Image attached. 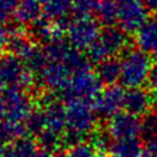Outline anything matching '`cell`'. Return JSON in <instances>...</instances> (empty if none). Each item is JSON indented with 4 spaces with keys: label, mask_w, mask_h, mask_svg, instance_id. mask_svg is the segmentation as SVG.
<instances>
[{
    "label": "cell",
    "mask_w": 157,
    "mask_h": 157,
    "mask_svg": "<svg viewBox=\"0 0 157 157\" xmlns=\"http://www.w3.org/2000/svg\"><path fill=\"white\" fill-rule=\"evenodd\" d=\"M120 83L128 88L142 87L152 67V58L140 48L125 50L120 60Z\"/></svg>",
    "instance_id": "cell-1"
},
{
    "label": "cell",
    "mask_w": 157,
    "mask_h": 157,
    "mask_svg": "<svg viewBox=\"0 0 157 157\" xmlns=\"http://www.w3.org/2000/svg\"><path fill=\"white\" fill-rule=\"evenodd\" d=\"M129 43V38L125 31L120 27L108 26L101 31L96 42L87 50V58L91 61L101 63L105 59L114 58L117 54L125 52Z\"/></svg>",
    "instance_id": "cell-2"
},
{
    "label": "cell",
    "mask_w": 157,
    "mask_h": 157,
    "mask_svg": "<svg viewBox=\"0 0 157 157\" xmlns=\"http://www.w3.org/2000/svg\"><path fill=\"white\" fill-rule=\"evenodd\" d=\"M66 110V129L82 135L85 139L87 135L96 130L97 112L93 103L86 99H69L65 101Z\"/></svg>",
    "instance_id": "cell-3"
},
{
    "label": "cell",
    "mask_w": 157,
    "mask_h": 157,
    "mask_svg": "<svg viewBox=\"0 0 157 157\" xmlns=\"http://www.w3.org/2000/svg\"><path fill=\"white\" fill-rule=\"evenodd\" d=\"M0 77L9 87H18L21 90H28L34 83V74L13 54L0 56Z\"/></svg>",
    "instance_id": "cell-4"
},
{
    "label": "cell",
    "mask_w": 157,
    "mask_h": 157,
    "mask_svg": "<svg viewBox=\"0 0 157 157\" xmlns=\"http://www.w3.org/2000/svg\"><path fill=\"white\" fill-rule=\"evenodd\" d=\"M101 85L98 76L92 74L91 70L80 71L71 76L66 88L63 91L65 101L69 99H86L93 101L101 92Z\"/></svg>",
    "instance_id": "cell-5"
},
{
    "label": "cell",
    "mask_w": 157,
    "mask_h": 157,
    "mask_svg": "<svg viewBox=\"0 0 157 157\" xmlns=\"http://www.w3.org/2000/svg\"><path fill=\"white\" fill-rule=\"evenodd\" d=\"M1 98L5 104L6 120L12 123H25L33 112V103L25 90L18 87H7Z\"/></svg>",
    "instance_id": "cell-6"
},
{
    "label": "cell",
    "mask_w": 157,
    "mask_h": 157,
    "mask_svg": "<svg viewBox=\"0 0 157 157\" xmlns=\"http://www.w3.org/2000/svg\"><path fill=\"white\" fill-rule=\"evenodd\" d=\"M99 33V25L90 16L77 17L71 21L67 27L69 43L76 50H88L98 38Z\"/></svg>",
    "instance_id": "cell-7"
},
{
    "label": "cell",
    "mask_w": 157,
    "mask_h": 157,
    "mask_svg": "<svg viewBox=\"0 0 157 157\" xmlns=\"http://www.w3.org/2000/svg\"><path fill=\"white\" fill-rule=\"evenodd\" d=\"M125 92L121 86L110 85L101 91L93 99V107L102 118H112L124 108Z\"/></svg>",
    "instance_id": "cell-8"
},
{
    "label": "cell",
    "mask_w": 157,
    "mask_h": 157,
    "mask_svg": "<svg viewBox=\"0 0 157 157\" xmlns=\"http://www.w3.org/2000/svg\"><path fill=\"white\" fill-rule=\"evenodd\" d=\"M147 21V7L140 0H130L119 5L118 23L126 33H136Z\"/></svg>",
    "instance_id": "cell-9"
},
{
    "label": "cell",
    "mask_w": 157,
    "mask_h": 157,
    "mask_svg": "<svg viewBox=\"0 0 157 157\" xmlns=\"http://www.w3.org/2000/svg\"><path fill=\"white\" fill-rule=\"evenodd\" d=\"M107 132L113 140L137 137L139 135H141V120L139 119V117L126 110L119 112L118 114L109 118Z\"/></svg>",
    "instance_id": "cell-10"
},
{
    "label": "cell",
    "mask_w": 157,
    "mask_h": 157,
    "mask_svg": "<svg viewBox=\"0 0 157 157\" xmlns=\"http://www.w3.org/2000/svg\"><path fill=\"white\" fill-rule=\"evenodd\" d=\"M71 76L72 72L64 63L48 61L40 71V82L52 92H63L66 88Z\"/></svg>",
    "instance_id": "cell-11"
},
{
    "label": "cell",
    "mask_w": 157,
    "mask_h": 157,
    "mask_svg": "<svg viewBox=\"0 0 157 157\" xmlns=\"http://www.w3.org/2000/svg\"><path fill=\"white\" fill-rule=\"evenodd\" d=\"M43 109L44 130L63 136L66 130V110L65 105L60 104L53 98H47Z\"/></svg>",
    "instance_id": "cell-12"
},
{
    "label": "cell",
    "mask_w": 157,
    "mask_h": 157,
    "mask_svg": "<svg viewBox=\"0 0 157 157\" xmlns=\"http://www.w3.org/2000/svg\"><path fill=\"white\" fill-rule=\"evenodd\" d=\"M153 103H155V97L146 88L142 87L129 88L125 92L124 108L126 112L136 117H144L147 113H150Z\"/></svg>",
    "instance_id": "cell-13"
},
{
    "label": "cell",
    "mask_w": 157,
    "mask_h": 157,
    "mask_svg": "<svg viewBox=\"0 0 157 157\" xmlns=\"http://www.w3.org/2000/svg\"><path fill=\"white\" fill-rule=\"evenodd\" d=\"M142 152L141 141L137 137L112 140L108 153L110 157H137Z\"/></svg>",
    "instance_id": "cell-14"
},
{
    "label": "cell",
    "mask_w": 157,
    "mask_h": 157,
    "mask_svg": "<svg viewBox=\"0 0 157 157\" xmlns=\"http://www.w3.org/2000/svg\"><path fill=\"white\" fill-rule=\"evenodd\" d=\"M136 44L137 48L148 53L153 52L157 47V20H147L136 32Z\"/></svg>",
    "instance_id": "cell-15"
},
{
    "label": "cell",
    "mask_w": 157,
    "mask_h": 157,
    "mask_svg": "<svg viewBox=\"0 0 157 157\" xmlns=\"http://www.w3.org/2000/svg\"><path fill=\"white\" fill-rule=\"evenodd\" d=\"M40 12H43V10L38 0H18L13 16L17 23L29 25L39 20Z\"/></svg>",
    "instance_id": "cell-16"
},
{
    "label": "cell",
    "mask_w": 157,
    "mask_h": 157,
    "mask_svg": "<svg viewBox=\"0 0 157 157\" xmlns=\"http://www.w3.org/2000/svg\"><path fill=\"white\" fill-rule=\"evenodd\" d=\"M120 72H121L120 60L115 58H109L98 63L96 75L98 76L99 81L103 85L110 86L114 85L118 80H120Z\"/></svg>",
    "instance_id": "cell-17"
},
{
    "label": "cell",
    "mask_w": 157,
    "mask_h": 157,
    "mask_svg": "<svg viewBox=\"0 0 157 157\" xmlns=\"http://www.w3.org/2000/svg\"><path fill=\"white\" fill-rule=\"evenodd\" d=\"M37 141L28 135L15 140L6 146L4 157H33L37 150Z\"/></svg>",
    "instance_id": "cell-18"
},
{
    "label": "cell",
    "mask_w": 157,
    "mask_h": 157,
    "mask_svg": "<svg viewBox=\"0 0 157 157\" xmlns=\"http://www.w3.org/2000/svg\"><path fill=\"white\" fill-rule=\"evenodd\" d=\"M42 10L47 20L56 22L69 17V12L72 10V0H45Z\"/></svg>",
    "instance_id": "cell-19"
},
{
    "label": "cell",
    "mask_w": 157,
    "mask_h": 157,
    "mask_svg": "<svg viewBox=\"0 0 157 157\" xmlns=\"http://www.w3.org/2000/svg\"><path fill=\"white\" fill-rule=\"evenodd\" d=\"M7 47H9L10 54L16 55L21 60L28 56L29 53L36 48L31 38L27 34H23L21 32H13L12 34H10V38L7 39Z\"/></svg>",
    "instance_id": "cell-20"
},
{
    "label": "cell",
    "mask_w": 157,
    "mask_h": 157,
    "mask_svg": "<svg viewBox=\"0 0 157 157\" xmlns=\"http://www.w3.org/2000/svg\"><path fill=\"white\" fill-rule=\"evenodd\" d=\"M61 31L56 25H50L49 20H47L45 17L42 20H38L33 23V36L36 37V39L48 44L55 39L63 38L61 36Z\"/></svg>",
    "instance_id": "cell-21"
},
{
    "label": "cell",
    "mask_w": 157,
    "mask_h": 157,
    "mask_svg": "<svg viewBox=\"0 0 157 157\" xmlns=\"http://www.w3.org/2000/svg\"><path fill=\"white\" fill-rule=\"evenodd\" d=\"M27 132L28 131L25 123H12L9 120L0 123V142L4 145H10L15 140L29 135Z\"/></svg>",
    "instance_id": "cell-22"
},
{
    "label": "cell",
    "mask_w": 157,
    "mask_h": 157,
    "mask_svg": "<svg viewBox=\"0 0 157 157\" xmlns=\"http://www.w3.org/2000/svg\"><path fill=\"white\" fill-rule=\"evenodd\" d=\"M72 47L69 43H65L63 38L55 39L48 44H45L44 53L48 58V61H58V63H65L70 53L72 52Z\"/></svg>",
    "instance_id": "cell-23"
},
{
    "label": "cell",
    "mask_w": 157,
    "mask_h": 157,
    "mask_svg": "<svg viewBox=\"0 0 157 157\" xmlns=\"http://www.w3.org/2000/svg\"><path fill=\"white\" fill-rule=\"evenodd\" d=\"M98 20L108 26H113L115 22H118V15H119V4L115 0H99L96 9Z\"/></svg>",
    "instance_id": "cell-24"
},
{
    "label": "cell",
    "mask_w": 157,
    "mask_h": 157,
    "mask_svg": "<svg viewBox=\"0 0 157 157\" xmlns=\"http://www.w3.org/2000/svg\"><path fill=\"white\" fill-rule=\"evenodd\" d=\"M22 61L25 63V66L28 70H31L33 72H40L44 69V66L48 64V58H47L44 50L34 48L29 53V55L26 56Z\"/></svg>",
    "instance_id": "cell-25"
},
{
    "label": "cell",
    "mask_w": 157,
    "mask_h": 157,
    "mask_svg": "<svg viewBox=\"0 0 157 157\" xmlns=\"http://www.w3.org/2000/svg\"><path fill=\"white\" fill-rule=\"evenodd\" d=\"M157 135V112L151 110L141 120V136L147 142L150 139Z\"/></svg>",
    "instance_id": "cell-26"
},
{
    "label": "cell",
    "mask_w": 157,
    "mask_h": 157,
    "mask_svg": "<svg viewBox=\"0 0 157 157\" xmlns=\"http://www.w3.org/2000/svg\"><path fill=\"white\" fill-rule=\"evenodd\" d=\"M27 131L33 135V136H38L43 130H44V114H43V109H33V112L31 113V115L27 118V120L25 121Z\"/></svg>",
    "instance_id": "cell-27"
},
{
    "label": "cell",
    "mask_w": 157,
    "mask_h": 157,
    "mask_svg": "<svg viewBox=\"0 0 157 157\" xmlns=\"http://www.w3.org/2000/svg\"><path fill=\"white\" fill-rule=\"evenodd\" d=\"M97 4L98 1L96 0H72V11L77 17H86L96 11Z\"/></svg>",
    "instance_id": "cell-28"
},
{
    "label": "cell",
    "mask_w": 157,
    "mask_h": 157,
    "mask_svg": "<svg viewBox=\"0 0 157 157\" xmlns=\"http://www.w3.org/2000/svg\"><path fill=\"white\" fill-rule=\"evenodd\" d=\"M96 153L97 151L92 146V144L80 142L75 146L69 147L66 157H96Z\"/></svg>",
    "instance_id": "cell-29"
},
{
    "label": "cell",
    "mask_w": 157,
    "mask_h": 157,
    "mask_svg": "<svg viewBox=\"0 0 157 157\" xmlns=\"http://www.w3.org/2000/svg\"><path fill=\"white\" fill-rule=\"evenodd\" d=\"M18 0H0V22L7 21L17 7Z\"/></svg>",
    "instance_id": "cell-30"
},
{
    "label": "cell",
    "mask_w": 157,
    "mask_h": 157,
    "mask_svg": "<svg viewBox=\"0 0 157 157\" xmlns=\"http://www.w3.org/2000/svg\"><path fill=\"white\" fill-rule=\"evenodd\" d=\"M147 85L148 88L152 90L153 92L157 93V64L152 65L151 71L148 74V78H147Z\"/></svg>",
    "instance_id": "cell-31"
},
{
    "label": "cell",
    "mask_w": 157,
    "mask_h": 157,
    "mask_svg": "<svg viewBox=\"0 0 157 157\" xmlns=\"http://www.w3.org/2000/svg\"><path fill=\"white\" fill-rule=\"evenodd\" d=\"M147 150H148L155 157H157V135L153 136L152 139H150V140L147 141Z\"/></svg>",
    "instance_id": "cell-32"
},
{
    "label": "cell",
    "mask_w": 157,
    "mask_h": 157,
    "mask_svg": "<svg viewBox=\"0 0 157 157\" xmlns=\"http://www.w3.org/2000/svg\"><path fill=\"white\" fill-rule=\"evenodd\" d=\"M6 42H7V33H6L5 27L0 22V54H1L2 49L5 48V45H6Z\"/></svg>",
    "instance_id": "cell-33"
},
{
    "label": "cell",
    "mask_w": 157,
    "mask_h": 157,
    "mask_svg": "<svg viewBox=\"0 0 157 157\" xmlns=\"http://www.w3.org/2000/svg\"><path fill=\"white\" fill-rule=\"evenodd\" d=\"M144 5L150 11H157V0H144Z\"/></svg>",
    "instance_id": "cell-34"
},
{
    "label": "cell",
    "mask_w": 157,
    "mask_h": 157,
    "mask_svg": "<svg viewBox=\"0 0 157 157\" xmlns=\"http://www.w3.org/2000/svg\"><path fill=\"white\" fill-rule=\"evenodd\" d=\"M52 153H53V152H50V151H47V150L40 148V150H38V151L34 153L33 157H54Z\"/></svg>",
    "instance_id": "cell-35"
},
{
    "label": "cell",
    "mask_w": 157,
    "mask_h": 157,
    "mask_svg": "<svg viewBox=\"0 0 157 157\" xmlns=\"http://www.w3.org/2000/svg\"><path fill=\"white\" fill-rule=\"evenodd\" d=\"M4 120H6V110H5V104L4 101L0 96V123H2Z\"/></svg>",
    "instance_id": "cell-36"
},
{
    "label": "cell",
    "mask_w": 157,
    "mask_h": 157,
    "mask_svg": "<svg viewBox=\"0 0 157 157\" xmlns=\"http://www.w3.org/2000/svg\"><path fill=\"white\" fill-rule=\"evenodd\" d=\"M137 157H155V156H153L148 150H147V151H144V150H142V152H141Z\"/></svg>",
    "instance_id": "cell-37"
},
{
    "label": "cell",
    "mask_w": 157,
    "mask_h": 157,
    "mask_svg": "<svg viewBox=\"0 0 157 157\" xmlns=\"http://www.w3.org/2000/svg\"><path fill=\"white\" fill-rule=\"evenodd\" d=\"M5 150H6V145H4V144L0 142V157H4Z\"/></svg>",
    "instance_id": "cell-38"
},
{
    "label": "cell",
    "mask_w": 157,
    "mask_h": 157,
    "mask_svg": "<svg viewBox=\"0 0 157 157\" xmlns=\"http://www.w3.org/2000/svg\"><path fill=\"white\" fill-rule=\"evenodd\" d=\"M152 56H153V59L157 61V47L153 49V52H152Z\"/></svg>",
    "instance_id": "cell-39"
},
{
    "label": "cell",
    "mask_w": 157,
    "mask_h": 157,
    "mask_svg": "<svg viewBox=\"0 0 157 157\" xmlns=\"http://www.w3.org/2000/svg\"><path fill=\"white\" fill-rule=\"evenodd\" d=\"M4 86H5V83H4V81H2V78L0 77V91L2 90V87H4Z\"/></svg>",
    "instance_id": "cell-40"
},
{
    "label": "cell",
    "mask_w": 157,
    "mask_h": 157,
    "mask_svg": "<svg viewBox=\"0 0 157 157\" xmlns=\"http://www.w3.org/2000/svg\"><path fill=\"white\" fill-rule=\"evenodd\" d=\"M115 1H117V2L120 5V4H124V2H126V1H130V0H115Z\"/></svg>",
    "instance_id": "cell-41"
},
{
    "label": "cell",
    "mask_w": 157,
    "mask_h": 157,
    "mask_svg": "<svg viewBox=\"0 0 157 157\" xmlns=\"http://www.w3.org/2000/svg\"><path fill=\"white\" fill-rule=\"evenodd\" d=\"M155 103H156V105H157V93H156V96H155Z\"/></svg>",
    "instance_id": "cell-42"
},
{
    "label": "cell",
    "mask_w": 157,
    "mask_h": 157,
    "mask_svg": "<svg viewBox=\"0 0 157 157\" xmlns=\"http://www.w3.org/2000/svg\"><path fill=\"white\" fill-rule=\"evenodd\" d=\"M43 1H45V0H43Z\"/></svg>",
    "instance_id": "cell-43"
}]
</instances>
